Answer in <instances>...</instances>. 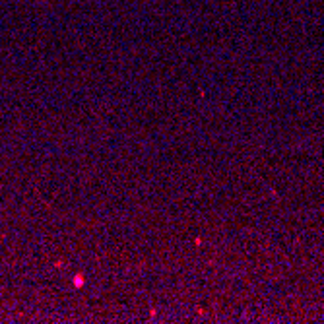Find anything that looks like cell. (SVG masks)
<instances>
[{"label": "cell", "mask_w": 324, "mask_h": 324, "mask_svg": "<svg viewBox=\"0 0 324 324\" xmlns=\"http://www.w3.org/2000/svg\"><path fill=\"white\" fill-rule=\"evenodd\" d=\"M74 285H76V287H82V285H84V276H82V274L74 276Z\"/></svg>", "instance_id": "6da1fadb"}]
</instances>
